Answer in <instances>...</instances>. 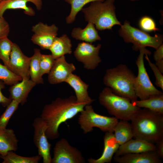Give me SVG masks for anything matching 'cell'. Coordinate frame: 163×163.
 <instances>
[{
	"instance_id": "6da1fadb",
	"label": "cell",
	"mask_w": 163,
	"mask_h": 163,
	"mask_svg": "<svg viewBox=\"0 0 163 163\" xmlns=\"http://www.w3.org/2000/svg\"><path fill=\"white\" fill-rule=\"evenodd\" d=\"M87 104L78 103L75 96L72 95L66 98H57L45 105L40 117L46 124V134L47 138L51 140L58 138L60 126L74 117Z\"/></svg>"
},
{
	"instance_id": "7a4b0ae2",
	"label": "cell",
	"mask_w": 163,
	"mask_h": 163,
	"mask_svg": "<svg viewBox=\"0 0 163 163\" xmlns=\"http://www.w3.org/2000/svg\"><path fill=\"white\" fill-rule=\"evenodd\" d=\"M130 121L134 138L155 144L163 139V114L140 108Z\"/></svg>"
},
{
	"instance_id": "3957f363",
	"label": "cell",
	"mask_w": 163,
	"mask_h": 163,
	"mask_svg": "<svg viewBox=\"0 0 163 163\" xmlns=\"http://www.w3.org/2000/svg\"><path fill=\"white\" fill-rule=\"evenodd\" d=\"M136 76L125 64H120L107 69L103 78L106 87L115 94L125 97L131 102L138 100L134 89Z\"/></svg>"
},
{
	"instance_id": "277c9868",
	"label": "cell",
	"mask_w": 163,
	"mask_h": 163,
	"mask_svg": "<svg viewBox=\"0 0 163 163\" xmlns=\"http://www.w3.org/2000/svg\"><path fill=\"white\" fill-rule=\"evenodd\" d=\"M115 0L96 1L81 11L85 21L93 24L99 30H111L115 25L121 24L116 16Z\"/></svg>"
},
{
	"instance_id": "5b68a950",
	"label": "cell",
	"mask_w": 163,
	"mask_h": 163,
	"mask_svg": "<svg viewBox=\"0 0 163 163\" xmlns=\"http://www.w3.org/2000/svg\"><path fill=\"white\" fill-rule=\"evenodd\" d=\"M98 100L110 114L120 120L130 121L134 114L141 108L134 105L128 99L115 94L107 87L100 93Z\"/></svg>"
},
{
	"instance_id": "8992f818",
	"label": "cell",
	"mask_w": 163,
	"mask_h": 163,
	"mask_svg": "<svg viewBox=\"0 0 163 163\" xmlns=\"http://www.w3.org/2000/svg\"><path fill=\"white\" fill-rule=\"evenodd\" d=\"M120 26L118 30L119 35L126 43L133 44L132 47L133 50L139 51L147 46L156 49L163 43L161 34H157L151 36L148 33L132 26L127 20Z\"/></svg>"
},
{
	"instance_id": "52a82bcc",
	"label": "cell",
	"mask_w": 163,
	"mask_h": 163,
	"mask_svg": "<svg viewBox=\"0 0 163 163\" xmlns=\"http://www.w3.org/2000/svg\"><path fill=\"white\" fill-rule=\"evenodd\" d=\"M80 113L78 123L84 134L92 132L94 127L103 132L113 133L119 121L115 117H109L97 113L91 104L86 105Z\"/></svg>"
},
{
	"instance_id": "ba28073f",
	"label": "cell",
	"mask_w": 163,
	"mask_h": 163,
	"mask_svg": "<svg viewBox=\"0 0 163 163\" xmlns=\"http://www.w3.org/2000/svg\"><path fill=\"white\" fill-rule=\"evenodd\" d=\"M139 51V54L136 61L138 73L134 82V89L136 96L140 100H143L148 98L152 95L163 94L152 83L145 66L144 56V55L150 56L151 52L146 48Z\"/></svg>"
},
{
	"instance_id": "9c48e42d",
	"label": "cell",
	"mask_w": 163,
	"mask_h": 163,
	"mask_svg": "<svg viewBox=\"0 0 163 163\" xmlns=\"http://www.w3.org/2000/svg\"><path fill=\"white\" fill-rule=\"evenodd\" d=\"M81 152L65 139L58 141L54 147L51 163H85Z\"/></svg>"
},
{
	"instance_id": "30bf717a",
	"label": "cell",
	"mask_w": 163,
	"mask_h": 163,
	"mask_svg": "<svg viewBox=\"0 0 163 163\" xmlns=\"http://www.w3.org/2000/svg\"><path fill=\"white\" fill-rule=\"evenodd\" d=\"M101 45L96 46L91 43L82 42L79 43L74 52V56L79 62L83 63L88 70H94L101 62L99 54Z\"/></svg>"
},
{
	"instance_id": "8fae6325",
	"label": "cell",
	"mask_w": 163,
	"mask_h": 163,
	"mask_svg": "<svg viewBox=\"0 0 163 163\" xmlns=\"http://www.w3.org/2000/svg\"><path fill=\"white\" fill-rule=\"evenodd\" d=\"M33 126L34 129V142L37 149L38 155L42 158L43 163H51V145L46 134V124L40 117L34 119Z\"/></svg>"
},
{
	"instance_id": "7c38bea8",
	"label": "cell",
	"mask_w": 163,
	"mask_h": 163,
	"mask_svg": "<svg viewBox=\"0 0 163 163\" xmlns=\"http://www.w3.org/2000/svg\"><path fill=\"white\" fill-rule=\"evenodd\" d=\"M34 33L31 40L32 43L43 50H49L57 37L58 28L55 24L48 25L39 22L32 26Z\"/></svg>"
},
{
	"instance_id": "4fadbf2b",
	"label": "cell",
	"mask_w": 163,
	"mask_h": 163,
	"mask_svg": "<svg viewBox=\"0 0 163 163\" xmlns=\"http://www.w3.org/2000/svg\"><path fill=\"white\" fill-rule=\"evenodd\" d=\"M31 57L25 55L19 46L13 43L10 57V64L12 71L22 80L30 79L29 67Z\"/></svg>"
},
{
	"instance_id": "5bb4252c",
	"label": "cell",
	"mask_w": 163,
	"mask_h": 163,
	"mask_svg": "<svg viewBox=\"0 0 163 163\" xmlns=\"http://www.w3.org/2000/svg\"><path fill=\"white\" fill-rule=\"evenodd\" d=\"M76 69L72 63L68 62L65 56L55 59L54 63L48 75V81L50 84L55 85L65 82Z\"/></svg>"
},
{
	"instance_id": "9a60e30c",
	"label": "cell",
	"mask_w": 163,
	"mask_h": 163,
	"mask_svg": "<svg viewBox=\"0 0 163 163\" xmlns=\"http://www.w3.org/2000/svg\"><path fill=\"white\" fill-rule=\"evenodd\" d=\"M28 2L33 3L38 10L42 8V0H2L0 2V17H3L5 12L8 9H21L29 16L35 15V12L31 7L27 5Z\"/></svg>"
},
{
	"instance_id": "2e32d148",
	"label": "cell",
	"mask_w": 163,
	"mask_h": 163,
	"mask_svg": "<svg viewBox=\"0 0 163 163\" xmlns=\"http://www.w3.org/2000/svg\"><path fill=\"white\" fill-rule=\"evenodd\" d=\"M155 144L142 139H131L120 145L115 156H120L130 153H136L151 151H155Z\"/></svg>"
},
{
	"instance_id": "e0dca14e",
	"label": "cell",
	"mask_w": 163,
	"mask_h": 163,
	"mask_svg": "<svg viewBox=\"0 0 163 163\" xmlns=\"http://www.w3.org/2000/svg\"><path fill=\"white\" fill-rule=\"evenodd\" d=\"M114 161L118 163H161V159L155 151L130 153L114 156Z\"/></svg>"
},
{
	"instance_id": "ac0fdd59",
	"label": "cell",
	"mask_w": 163,
	"mask_h": 163,
	"mask_svg": "<svg viewBox=\"0 0 163 163\" xmlns=\"http://www.w3.org/2000/svg\"><path fill=\"white\" fill-rule=\"evenodd\" d=\"M104 148L101 156L97 159L89 158V163H108L111 162L113 155L120 145L117 142L113 132H106L104 137Z\"/></svg>"
},
{
	"instance_id": "d6986e66",
	"label": "cell",
	"mask_w": 163,
	"mask_h": 163,
	"mask_svg": "<svg viewBox=\"0 0 163 163\" xmlns=\"http://www.w3.org/2000/svg\"><path fill=\"white\" fill-rule=\"evenodd\" d=\"M65 82L74 90L78 103L90 104L94 101L89 95L88 91L89 85L83 81L79 76L72 73Z\"/></svg>"
},
{
	"instance_id": "ffe728a7",
	"label": "cell",
	"mask_w": 163,
	"mask_h": 163,
	"mask_svg": "<svg viewBox=\"0 0 163 163\" xmlns=\"http://www.w3.org/2000/svg\"><path fill=\"white\" fill-rule=\"evenodd\" d=\"M36 85L30 79L22 80L21 82L10 87L9 90L10 94L9 98L23 105L27 101L29 93Z\"/></svg>"
},
{
	"instance_id": "44dd1931",
	"label": "cell",
	"mask_w": 163,
	"mask_h": 163,
	"mask_svg": "<svg viewBox=\"0 0 163 163\" xmlns=\"http://www.w3.org/2000/svg\"><path fill=\"white\" fill-rule=\"evenodd\" d=\"M18 142L13 129H0V155L4 156L9 151H17Z\"/></svg>"
},
{
	"instance_id": "7402d4cb",
	"label": "cell",
	"mask_w": 163,
	"mask_h": 163,
	"mask_svg": "<svg viewBox=\"0 0 163 163\" xmlns=\"http://www.w3.org/2000/svg\"><path fill=\"white\" fill-rule=\"evenodd\" d=\"M71 35L76 40L90 43L101 40L94 25L90 22H88L83 29L80 27L73 28Z\"/></svg>"
},
{
	"instance_id": "603a6c76",
	"label": "cell",
	"mask_w": 163,
	"mask_h": 163,
	"mask_svg": "<svg viewBox=\"0 0 163 163\" xmlns=\"http://www.w3.org/2000/svg\"><path fill=\"white\" fill-rule=\"evenodd\" d=\"M72 47L71 40L66 34H64L56 38L49 50L53 57L56 59L66 54H71Z\"/></svg>"
},
{
	"instance_id": "cb8c5ba5",
	"label": "cell",
	"mask_w": 163,
	"mask_h": 163,
	"mask_svg": "<svg viewBox=\"0 0 163 163\" xmlns=\"http://www.w3.org/2000/svg\"><path fill=\"white\" fill-rule=\"evenodd\" d=\"M137 107L147 109L153 112L163 114V94H153L148 98L131 102Z\"/></svg>"
},
{
	"instance_id": "d4e9b609",
	"label": "cell",
	"mask_w": 163,
	"mask_h": 163,
	"mask_svg": "<svg viewBox=\"0 0 163 163\" xmlns=\"http://www.w3.org/2000/svg\"><path fill=\"white\" fill-rule=\"evenodd\" d=\"M115 138L120 145L133 138V134L131 123L128 121H118L113 132Z\"/></svg>"
},
{
	"instance_id": "484cf974",
	"label": "cell",
	"mask_w": 163,
	"mask_h": 163,
	"mask_svg": "<svg viewBox=\"0 0 163 163\" xmlns=\"http://www.w3.org/2000/svg\"><path fill=\"white\" fill-rule=\"evenodd\" d=\"M34 54L31 57L29 67L30 79L37 84H43L44 81L41 75L40 60L42 54L40 49H34Z\"/></svg>"
},
{
	"instance_id": "4316f807",
	"label": "cell",
	"mask_w": 163,
	"mask_h": 163,
	"mask_svg": "<svg viewBox=\"0 0 163 163\" xmlns=\"http://www.w3.org/2000/svg\"><path fill=\"white\" fill-rule=\"evenodd\" d=\"M0 158L3 160L2 163H38L42 158L38 155L30 157L20 156L13 151H9L4 156L0 155Z\"/></svg>"
},
{
	"instance_id": "83f0119b",
	"label": "cell",
	"mask_w": 163,
	"mask_h": 163,
	"mask_svg": "<svg viewBox=\"0 0 163 163\" xmlns=\"http://www.w3.org/2000/svg\"><path fill=\"white\" fill-rule=\"evenodd\" d=\"M70 5L71 9L69 15L66 19L67 24H71L75 20L78 13L86 5L94 1H104L105 0H64Z\"/></svg>"
},
{
	"instance_id": "f1b7e54d",
	"label": "cell",
	"mask_w": 163,
	"mask_h": 163,
	"mask_svg": "<svg viewBox=\"0 0 163 163\" xmlns=\"http://www.w3.org/2000/svg\"><path fill=\"white\" fill-rule=\"evenodd\" d=\"M13 44L8 37L0 39V59L2 61L4 65L12 71L10 64V57Z\"/></svg>"
},
{
	"instance_id": "f546056e",
	"label": "cell",
	"mask_w": 163,
	"mask_h": 163,
	"mask_svg": "<svg viewBox=\"0 0 163 163\" xmlns=\"http://www.w3.org/2000/svg\"><path fill=\"white\" fill-rule=\"evenodd\" d=\"M22 80V78L0 62V80L8 85H12Z\"/></svg>"
},
{
	"instance_id": "4dcf8cb0",
	"label": "cell",
	"mask_w": 163,
	"mask_h": 163,
	"mask_svg": "<svg viewBox=\"0 0 163 163\" xmlns=\"http://www.w3.org/2000/svg\"><path fill=\"white\" fill-rule=\"evenodd\" d=\"M20 103L15 100H12L0 117V129L6 128L12 115L18 109Z\"/></svg>"
},
{
	"instance_id": "1f68e13d",
	"label": "cell",
	"mask_w": 163,
	"mask_h": 163,
	"mask_svg": "<svg viewBox=\"0 0 163 163\" xmlns=\"http://www.w3.org/2000/svg\"><path fill=\"white\" fill-rule=\"evenodd\" d=\"M138 25L140 30L147 33L155 32L160 30L157 27L154 20L148 16L142 17L139 21Z\"/></svg>"
},
{
	"instance_id": "d6a6232c",
	"label": "cell",
	"mask_w": 163,
	"mask_h": 163,
	"mask_svg": "<svg viewBox=\"0 0 163 163\" xmlns=\"http://www.w3.org/2000/svg\"><path fill=\"white\" fill-rule=\"evenodd\" d=\"M55 60L51 54H41L40 64L41 75L42 76L45 74H49L53 65Z\"/></svg>"
},
{
	"instance_id": "836d02e7",
	"label": "cell",
	"mask_w": 163,
	"mask_h": 163,
	"mask_svg": "<svg viewBox=\"0 0 163 163\" xmlns=\"http://www.w3.org/2000/svg\"><path fill=\"white\" fill-rule=\"evenodd\" d=\"M145 58L148 61L149 65L153 71L155 78V84L158 87L163 90V75L155 64L150 60L148 56L145 55Z\"/></svg>"
},
{
	"instance_id": "e575fe53",
	"label": "cell",
	"mask_w": 163,
	"mask_h": 163,
	"mask_svg": "<svg viewBox=\"0 0 163 163\" xmlns=\"http://www.w3.org/2000/svg\"><path fill=\"white\" fill-rule=\"evenodd\" d=\"M154 52L153 57L155 65L162 73H163V44L160 45Z\"/></svg>"
},
{
	"instance_id": "d590c367",
	"label": "cell",
	"mask_w": 163,
	"mask_h": 163,
	"mask_svg": "<svg viewBox=\"0 0 163 163\" xmlns=\"http://www.w3.org/2000/svg\"><path fill=\"white\" fill-rule=\"evenodd\" d=\"M10 28L9 24L3 17H0V39L8 37Z\"/></svg>"
},
{
	"instance_id": "8d00e7d4",
	"label": "cell",
	"mask_w": 163,
	"mask_h": 163,
	"mask_svg": "<svg viewBox=\"0 0 163 163\" xmlns=\"http://www.w3.org/2000/svg\"><path fill=\"white\" fill-rule=\"evenodd\" d=\"M5 83L0 80V104L4 107H7L11 103L12 100L10 98H8L2 94V90L5 88Z\"/></svg>"
},
{
	"instance_id": "74e56055",
	"label": "cell",
	"mask_w": 163,
	"mask_h": 163,
	"mask_svg": "<svg viewBox=\"0 0 163 163\" xmlns=\"http://www.w3.org/2000/svg\"><path fill=\"white\" fill-rule=\"evenodd\" d=\"M155 151L161 159L163 158V139L158 141L155 144Z\"/></svg>"
},
{
	"instance_id": "f35d334b",
	"label": "cell",
	"mask_w": 163,
	"mask_h": 163,
	"mask_svg": "<svg viewBox=\"0 0 163 163\" xmlns=\"http://www.w3.org/2000/svg\"><path fill=\"white\" fill-rule=\"evenodd\" d=\"M131 1H137L139 0H129Z\"/></svg>"
},
{
	"instance_id": "ab89813d",
	"label": "cell",
	"mask_w": 163,
	"mask_h": 163,
	"mask_svg": "<svg viewBox=\"0 0 163 163\" xmlns=\"http://www.w3.org/2000/svg\"><path fill=\"white\" fill-rule=\"evenodd\" d=\"M2 0H0V2H1L2 1Z\"/></svg>"
},
{
	"instance_id": "60d3db41",
	"label": "cell",
	"mask_w": 163,
	"mask_h": 163,
	"mask_svg": "<svg viewBox=\"0 0 163 163\" xmlns=\"http://www.w3.org/2000/svg\"></svg>"
}]
</instances>
